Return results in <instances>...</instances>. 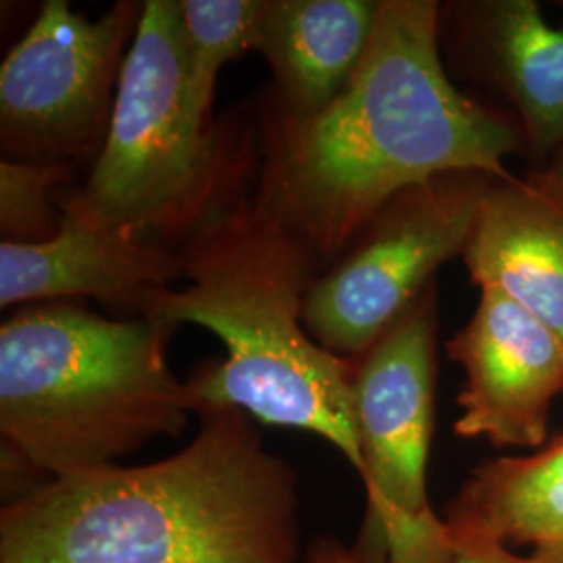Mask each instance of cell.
I'll use <instances>...</instances> for the list:
<instances>
[{
	"mask_svg": "<svg viewBox=\"0 0 563 563\" xmlns=\"http://www.w3.org/2000/svg\"><path fill=\"white\" fill-rule=\"evenodd\" d=\"M532 180L563 209V144L547 162V167L541 174H532Z\"/></svg>",
	"mask_w": 563,
	"mask_h": 563,
	"instance_id": "ac0fdd59",
	"label": "cell"
},
{
	"mask_svg": "<svg viewBox=\"0 0 563 563\" xmlns=\"http://www.w3.org/2000/svg\"><path fill=\"white\" fill-rule=\"evenodd\" d=\"M302 563V562H301Z\"/></svg>",
	"mask_w": 563,
	"mask_h": 563,
	"instance_id": "ffe728a7",
	"label": "cell"
},
{
	"mask_svg": "<svg viewBox=\"0 0 563 563\" xmlns=\"http://www.w3.org/2000/svg\"><path fill=\"white\" fill-rule=\"evenodd\" d=\"M443 520L457 555L474 547L534 553L562 543L563 437L534 455L481 463Z\"/></svg>",
	"mask_w": 563,
	"mask_h": 563,
	"instance_id": "5bb4252c",
	"label": "cell"
},
{
	"mask_svg": "<svg viewBox=\"0 0 563 563\" xmlns=\"http://www.w3.org/2000/svg\"><path fill=\"white\" fill-rule=\"evenodd\" d=\"M434 284L353 362L362 483L367 493L365 562L453 563L446 523L428 497L437 383Z\"/></svg>",
	"mask_w": 563,
	"mask_h": 563,
	"instance_id": "8992f818",
	"label": "cell"
},
{
	"mask_svg": "<svg viewBox=\"0 0 563 563\" xmlns=\"http://www.w3.org/2000/svg\"><path fill=\"white\" fill-rule=\"evenodd\" d=\"M174 330L84 302L25 305L0 325L2 493L118 465L184 432L195 401L167 365Z\"/></svg>",
	"mask_w": 563,
	"mask_h": 563,
	"instance_id": "277c9868",
	"label": "cell"
},
{
	"mask_svg": "<svg viewBox=\"0 0 563 563\" xmlns=\"http://www.w3.org/2000/svg\"><path fill=\"white\" fill-rule=\"evenodd\" d=\"M69 165L0 162V236L11 244H41L59 232L55 195L76 178Z\"/></svg>",
	"mask_w": 563,
	"mask_h": 563,
	"instance_id": "2e32d148",
	"label": "cell"
},
{
	"mask_svg": "<svg viewBox=\"0 0 563 563\" xmlns=\"http://www.w3.org/2000/svg\"><path fill=\"white\" fill-rule=\"evenodd\" d=\"M446 353L465 372L455 434L497 446H543L551 405L563 393V344L547 325L484 288Z\"/></svg>",
	"mask_w": 563,
	"mask_h": 563,
	"instance_id": "9c48e42d",
	"label": "cell"
},
{
	"mask_svg": "<svg viewBox=\"0 0 563 563\" xmlns=\"http://www.w3.org/2000/svg\"><path fill=\"white\" fill-rule=\"evenodd\" d=\"M457 46L514 102L530 148L549 162L563 144V27L534 0L455 4Z\"/></svg>",
	"mask_w": 563,
	"mask_h": 563,
	"instance_id": "7c38bea8",
	"label": "cell"
},
{
	"mask_svg": "<svg viewBox=\"0 0 563 563\" xmlns=\"http://www.w3.org/2000/svg\"><path fill=\"white\" fill-rule=\"evenodd\" d=\"M434 0H380L369 46L322 111H255L253 195L313 251L339 262L402 190L444 174L511 178L522 128L462 95L444 71Z\"/></svg>",
	"mask_w": 563,
	"mask_h": 563,
	"instance_id": "6da1fadb",
	"label": "cell"
},
{
	"mask_svg": "<svg viewBox=\"0 0 563 563\" xmlns=\"http://www.w3.org/2000/svg\"><path fill=\"white\" fill-rule=\"evenodd\" d=\"M463 262L563 344V209L532 176L486 181Z\"/></svg>",
	"mask_w": 563,
	"mask_h": 563,
	"instance_id": "8fae6325",
	"label": "cell"
},
{
	"mask_svg": "<svg viewBox=\"0 0 563 563\" xmlns=\"http://www.w3.org/2000/svg\"><path fill=\"white\" fill-rule=\"evenodd\" d=\"M146 465L55 478L0 514V563H301L299 478L236 407Z\"/></svg>",
	"mask_w": 563,
	"mask_h": 563,
	"instance_id": "7a4b0ae2",
	"label": "cell"
},
{
	"mask_svg": "<svg viewBox=\"0 0 563 563\" xmlns=\"http://www.w3.org/2000/svg\"><path fill=\"white\" fill-rule=\"evenodd\" d=\"M142 11L144 2L120 0L90 21L65 0L42 2L0 67L2 159L97 162Z\"/></svg>",
	"mask_w": 563,
	"mask_h": 563,
	"instance_id": "52a82bcc",
	"label": "cell"
},
{
	"mask_svg": "<svg viewBox=\"0 0 563 563\" xmlns=\"http://www.w3.org/2000/svg\"><path fill=\"white\" fill-rule=\"evenodd\" d=\"M528 558L532 563H563V541L539 549L534 553H528Z\"/></svg>",
	"mask_w": 563,
	"mask_h": 563,
	"instance_id": "d6986e66",
	"label": "cell"
},
{
	"mask_svg": "<svg viewBox=\"0 0 563 563\" xmlns=\"http://www.w3.org/2000/svg\"><path fill=\"white\" fill-rule=\"evenodd\" d=\"M380 0H263L253 51L274 86L265 97L292 118H307L351 80L369 46Z\"/></svg>",
	"mask_w": 563,
	"mask_h": 563,
	"instance_id": "4fadbf2b",
	"label": "cell"
},
{
	"mask_svg": "<svg viewBox=\"0 0 563 563\" xmlns=\"http://www.w3.org/2000/svg\"><path fill=\"white\" fill-rule=\"evenodd\" d=\"M190 99L213 121V95L223 65L253 51L263 0H180Z\"/></svg>",
	"mask_w": 563,
	"mask_h": 563,
	"instance_id": "9a60e30c",
	"label": "cell"
},
{
	"mask_svg": "<svg viewBox=\"0 0 563 563\" xmlns=\"http://www.w3.org/2000/svg\"><path fill=\"white\" fill-rule=\"evenodd\" d=\"M176 251L186 286L151 292L141 318L174 332L181 323L201 325L222 341V360H205L186 380L195 413L228 405L313 432L362 478L353 362L325 351L302 323L305 297L323 272L313 251L255 199L251 181Z\"/></svg>",
	"mask_w": 563,
	"mask_h": 563,
	"instance_id": "3957f363",
	"label": "cell"
},
{
	"mask_svg": "<svg viewBox=\"0 0 563 563\" xmlns=\"http://www.w3.org/2000/svg\"><path fill=\"white\" fill-rule=\"evenodd\" d=\"M481 174H444L397 195L339 262L313 280L302 309L309 336L355 360L463 257L484 186Z\"/></svg>",
	"mask_w": 563,
	"mask_h": 563,
	"instance_id": "ba28073f",
	"label": "cell"
},
{
	"mask_svg": "<svg viewBox=\"0 0 563 563\" xmlns=\"http://www.w3.org/2000/svg\"><path fill=\"white\" fill-rule=\"evenodd\" d=\"M302 563H369L355 553V549H346L344 544L323 537L309 544ZM453 563H532L528 555H520L504 547H474L462 551Z\"/></svg>",
	"mask_w": 563,
	"mask_h": 563,
	"instance_id": "e0dca14e",
	"label": "cell"
},
{
	"mask_svg": "<svg viewBox=\"0 0 563 563\" xmlns=\"http://www.w3.org/2000/svg\"><path fill=\"white\" fill-rule=\"evenodd\" d=\"M255 167V123L205 121L192 104L180 0H144L101 155L55 202L107 232L176 251Z\"/></svg>",
	"mask_w": 563,
	"mask_h": 563,
	"instance_id": "5b68a950",
	"label": "cell"
},
{
	"mask_svg": "<svg viewBox=\"0 0 563 563\" xmlns=\"http://www.w3.org/2000/svg\"><path fill=\"white\" fill-rule=\"evenodd\" d=\"M59 232L41 244L0 242V307L90 297L120 318H141L144 299L184 280L178 251L107 232L59 209Z\"/></svg>",
	"mask_w": 563,
	"mask_h": 563,
	"instance_id": "30bf717a",
	"label": "cell"
}]
</instances>
